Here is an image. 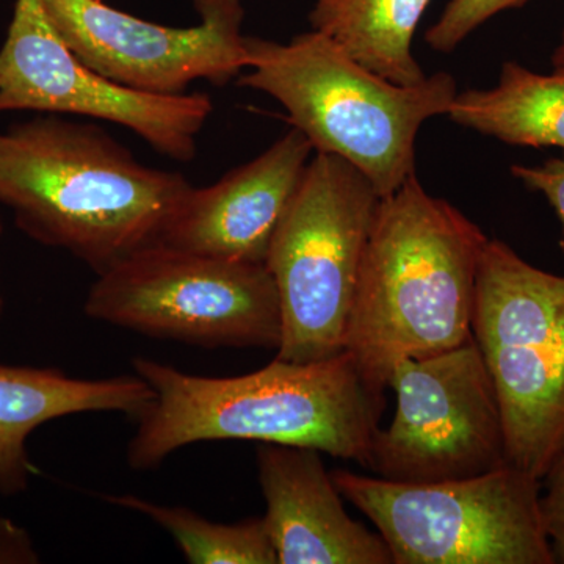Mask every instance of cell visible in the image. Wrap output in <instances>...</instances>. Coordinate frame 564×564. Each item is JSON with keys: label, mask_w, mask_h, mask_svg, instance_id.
<instances>
[{"label": "cell", "mask_w": 564, "mask_h": 564, "mask_svg": "<svg viewBox=\"0 0 564 564\" xmlns=\"http://www.w3.org/2000/svg\"><path fill=\"white\" fill-rule=\"evenodd\" d=\"M132 366L154 391L129 441L133 470L155 469L187 445L229 440L315 448L369 469L384 397L348 351L313 362L276 358L229 378L185 373L150 358H133Z\"/></svg>", "instance_id": "6da1fadb"}, {"label": "cell", "mask_w": 564, "mask_h": 564, "mask_svg": "<svg viewBox=\"0 0 564 564\" xmlns=\"http://www.w3.org/2000/svg\"><path fill=\"white\" fill-rule=\"evenodd\" d=\"M313 152L310 140L292 129L214 185L193 187L159 243L228 261L265 263Z\"/></svg>", "instance_id": "7c38bea8"}, {"label": "cell", "mask_w": 564, "mask_h": 564, "mask_svg": "<svg viewBox=\"0 0 564 564\" xmlns=\"http://www.w3.org/2000/svg\"><path fill=\"white\" fill-rule=\"evenodd\" d=\"M84 311L93 321L198 347L278 350L282 339L280 295L265 263L163 243L98 274Z\"/></svg>", "instance_id": "ba28073f"}, {"label": "cell", "mask_w": 564, "mask_h": 564, "mask_svg": "<svg viewBox=\"0 0 564 564\" xmlns=\"http://www.w3.org/2000/svg\"><path fill=\"white\" fill-rule=\"evenodd\" d=\"M193 185L95 124L39 113L0 132V204L21 231L98 274L161 242Z\"/></svg>", "instance_id": "7a4b0ae2"}, {"label": "cell", "mask_w": 564, "mask_h": 564, "mask_svg": "<svg viewBox=\"0 0 564 564\" xmlns=\"http://www.w3.org/2000/svg\"><path fill=\"white\" fill-rule=\"evenodd\" d=\"M473 336L496 389L508 464L543 480L564 454V276L488 239Z\"/></svg>", "instance_id": "5b68a950"}, {"label": "cell", "mask_w": 564, "mask_h": 564, "mask_svg": "<svg viewBox=\"0 0 564 564\" xmlns=\"http://www.w3.org/2000/svg\"><path fill=\"white\" fill-rule=\"evenodd\" d=\"M397 408L375 433L369 469L399 484H440L507 466L502 414L474 340L397 364Z\"/></svg>", "instance_id": "9c48e42d"}, {"label": "cell", "mask_w": 564, "mask_h": 564, "mask_svg": "<svg viewBox=\"0 0 564 564\" xmlns=\"http://www.w3.org/2000/svg\"><path fill=\"white\" fill-rule=\"evenodd\" d=\"M380 199L344 159L315 152L307 163L265 261L281 304L276 358L313 362L345 351Z\"/></svg>", "instance_id": "8992f818"}, {"label": "cell", "mask_w": 564, "mask_h": 564, "mask_svg": "<svg viewBox=\"0 0 564 564\" xmlns=\"http://www.w3.org/2000/svg\"><path fill=\"white\" fill-rule=\"evenodd\" d=\"M154 399L139 375L79 380L58 369L0 364V494L11 497L31 484L28 440L43 423L80 413L137 417Z\"/></svg>", "instance_id": "5bb4252c"}, {"label": "cell", "mask_w": 564, "mask_h": 564, "mask_svg": "<svg viewBox=\"0 0 564 564\" xmlns=\"http://www.w3.org/2000/svg\"><path fill=\"white\" fill-rule=\"evenodd\" d=\"M70 51L115 84L148 95L187 93L193 82L228 84L250 66L242 0H195L193 28L140 20L102 0H41Z\"/></svg>", "instance_id": "8fae6325"}, {"label": "cell", "mask_w": 564, "mask_h": 564, "mask_svg": "<svg viewBox=\"0 0 564 564\" xmlns=\"http://www.w3.org/2000/svg\"><path fill=\"white\" fill-rule=\"evenodd\" d=\"M40 554L24 527L0 514V564H36Z\"/></svg>", "instance_id": "44dd1931"}, {"label": "cell", "mask_w": 564, "mask_h": 564, "mask_svg": "<svg viewBox=\"0 0 564 564\" xmlns=\"http://www.w3.org/2000/svg\"><path fill=\"white\" fill-rule=\"evenodd\" d=\"M247 46L250 73L237 84L276 99L314 152L351 163L380 198L414 176L423 122L447 115L458 93L447 73L393 84L313 29L289 43L247 36Z\"/></svg>", "instance_id": "277c9868"}, {"label": "cell", "mask_w": 564, "mask_h": 564, "mask_svg": "<svg viewBox=\"0 0 564 564\" xmlns=\"http://www.w3.org/2000/svg\"><path fill=\"white\" fill-rule=\"evenodd\" d=\"M488 237L417 176L378 204L352 302L347 347L384 397L397 364L473 337L475 282Z\"/></svg>", "instance_id": "3957f363"}, {"label": "cell", "mask_w": 564, "mask_h": 564, "mask_svg": "<svg viewBox=\"0 0 564 564\" xmlns=\"http://www.w3.org/2000/svg\"><path fill=\"white\" fill-rule=\"evenodd\" d=\"M334 485L377 527L393 564H555L540 478L507 464L477 477L399 484L334 470Z\"/></svg>", "instance_id": "52a82bcc"}, {"label": "cell", "mask_w": 564, "mask_h": 564, "mask_svg": "<svg viewBox=\"0 0 564 564\" xmlns=\"http://www.w3.org/2000/svg\"><path fill=\"white\" fill-rule=\"evenodd\" d=\"M445 117L513 147L564 152V70L540 74L518 62L503 63L497 85L456 93Z\"/></svg>", "instance_id": "9a60e30c"}, {"label": "cell", "mask_w": 564, "mask_h": 564, "mask_svg": "<svg viewBox=\"0 0 564 564\" xmlns=\"http://www.w3.org/2000/svg\"><path fill=\"white\" fill-rule=\"evenodd\" d=\"M321 455L292 445L258 447L263 519L278 564H393L383 536L345 511Z\"/></svg>", "instance_id": "4fadbf2b"}, {"label": "cell", "mask_w": 564, "mask_h": 564, "mask_svg": "<svg viewBox=\"0 0 564 564\" xmlns=\"http://www.w3.org/2000/svg\"><path fill=\"white\" fill-rule=\"evenodd\" d=\"M552 65H554V69L564 70V28L562 31V39H560L558 46L555 47L554 54H552Z\"/></svg>", "instance_id": "7402d4cb"}, {"label": "cell", "mask_w": 564, "mask_h": 564, "mask_svg": "<svg viewBox=\"0 0 564 564\" xmlns=\"http://www.w3.org/2000/svg\"><path fill=\"white\" fill-rule=\"evenodd\" d=\"M511 174L529 191L541 193L554 207L562 223V250L564 252V155L552 158L540 165L511 166Z\"/></svg>", "instance_id": "ffe728a7"}, {"label": "cell", "mask_w": 564, "mask_h": 564, "mask_svg": "<svg viewBox=\"0 0 564 564\" xmlns=\"http://www.w3.org/2000/svg\"><path fill=\"white\" fill-rule=\"evenodd\" d=\"M107 503L135 511L172 534L192 564H278L265 519L234 524L209 521L185 507L162 505L133 494H104Z\"/></svg>", "instance_id": "e0dca14e"}, {"label": "cell", "mask_w": 564, "mask_h": 564, "mask_svg": "<svg viewBox=\"0 0 564 564\" xmlns=\"http://www.w3.org/2000/svg\"><path fill=\"white\" fill-rule=\"evenodd\" d=\"M432 0H315L313 31L325 33L355 61L393 84L425 80L413 54L414 33Z\"/></svg>", "instance_id": "2e32d148"}, {"label": "cell", "mask_w": 564, "mask_h": 564, "mask_svg": "<svg viewBox=\"0 0 564 564\" xmlns=\"http://www.w3.org/2000/svg\"><path fill=\"white\" fill-rule=\"evenodd\" d=\"M76 115L124 126L161 155L192 161L214 111L204 93L148 95L115 84L80 61L41 0H17L0 47V113Z\"/></svg>", "instance_id": "30bf717a"}, {"label": "cell", "mask_w": 564, "mask_h": 564, "mask_svg": "<svg viewBox=\"0 0 564 564\" xmlns=\"http://www.w3.org/2000/svg\"><path fill=\"white\" fill-rule=\"evenodd\" d=\"M530 0H451L440 20L425 33L433 51L451 54L470 33L502 11L521 9Z\"/></svg>", "instance_id": "ac0fdd59"}, {"label": "cell", "mask_w": 564, "mask_h": 564, "mask_svg": "<svg viewBox=\"0 0 564 564\" xmlns=\"http://www.w3.org/2000/svg\"><path fill=\"white\" fill-rule=\"evenodd\" d=\"M2 221H0V236H2ZM0 314H2V296H0Z\"/></svg>", "instance_id": "603a6c76"}, {"label": "cell", "mask_w": 564, "mask_h": 564, "mask_svg": "<svg viewBox=\"0 0 564 564\" xmlns=\"http://www.w3.org/2000/svg\"><path fill=\"white\" fill-rule=\"evenodd\" d=\"M541 484V511L545 532L551 541L555 563L564 564V454L544 475Z\"/></svg>", "instance_id": "d6986e66"}]
</instances>
